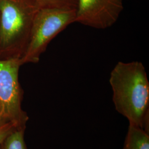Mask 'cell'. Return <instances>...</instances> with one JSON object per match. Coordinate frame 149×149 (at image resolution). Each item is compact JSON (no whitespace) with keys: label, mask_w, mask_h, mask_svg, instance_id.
Returning a JSON list of instances; mask_svg holds the SVG:
<instances>
[{"label":"cell","mask_w":149,"mask_h":149,"mask_svg":"<svg viewBox=\"0 0 149 149\" xmlns=\"http://www.w3.org/2000/svg\"><path fill=\"white\" fill-rule=\"evenodd\" d=\"M76 9L40 8L33 19L22 63H37L54 38L76 22Z\"/></svg>","instance_id":"cell-2"},{"label":"cell","mask_w":149,"mask_h":149,"mask_svg":"<svg viewBox=\"0 0 149 149\" xmlns=\"http://www.w3.org/2000/svg\"><path fill=\"white\" fill-rule=\"evenodd\" d=\"M39 8L35 0L23 6L11 0H0L1 47L6 48L19 39L27 45L33 19Z\"/></svg>","instance_id":"cell-4"},{"label":"cell","mask_w":149,"mask_h":149,"mask_svg":"<svg viewBox=\"0 0 149 149\" xmlns=\"http://www.w3.org/2000/svg\"><path fill=\"white\" fill-rule=\"evenodd\" d=\"M40 8L76 9L77 0H35Z\"/></svg>","instance_id":"cell-8"},{"label":"cell","mask_w":149,"mask_h":149,"mask_svg":"<svg viewBox=\"0 0 149 149\" xmlns=\"http://www.w3.org/2000/svg\"><path fill=\"white\" fill-rule=\"evenodd\" d=\"M123 0H77L76 22L104 29L112 26L123 10Z\"/></svg>","instance_id":"cell-5"},{"label":"cell","mask_w":149,"mask_h":149,"mask_svg":"<svg viewBox=\"0 0 149 149\" xmlns=\"http://www.w3.org/2000/svg\"><path fill=\"white\" fill-rule=\"evenodd\" d=\"M122 149H149V134L129 124Z\"/></svg>","instance_id":"cell-6"},{"label":"cell","mask_w":149,"mask_h":149,"mask_svg":"<svg viewBox=\"0 0 149 149\" xmlns=\"http://www.w3.org/2000/svg\"><path fill=\"white\" fill-rule=\"evenodd\" d=\"M109 84L116 110L129 124L149 134V81L143 64L119 61L111 72Z\"/></svg>","instance_id":"cell-1"},{"label":"cell","mask_w":149,"mask_h":149,"mask_svg":"<svg viewBox=\"0 0 149 149\" xmlns=\"http://www.w3.org/2000/svg\"><path fill=\"white\" fill-rule=\"evenodd\" d=\"M21 58L0 60V118L26 129L29 117L22 109V91L18 81Z\"/></svg>","instance_id":"cell-3"},{"label":"cell","mask_w":149,"mask_h":149,"mask_svg":"<svg viewBox=\"0 0 149 149\" xmlns=\"http://www.w3.org/2000/svg\"><path fill=\"white\" fill-rule=\"evenodd\" d=\"M25 129H15L0 145V149H27L24 134Z\"/></svg>","instance_id":"cell-7"},{"label":"cell","mask_w":149,"mask_h":149,"mask_svg":"<svg viewBox=\"0 0 149 149\" xmlns=\"http://www.w3.org/2000/svg\"><path fill=\"white\" fill-rule=\"evenodd\" d=\"M15 129L18 128L13 123L0 118V145Z\"/></svg>","instance_id":"cell-9"}]
</instances>
